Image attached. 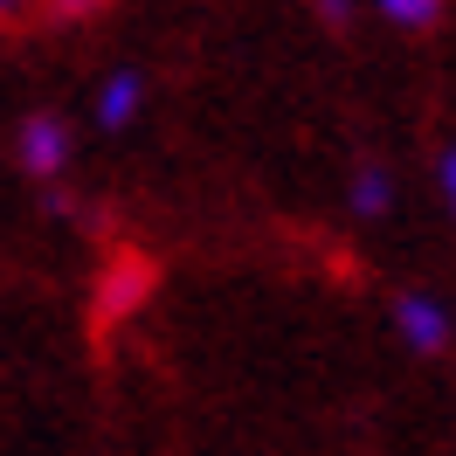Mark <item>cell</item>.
I'll return each instance as SVG.
<instances>
[{"label":"cell","instance_id":"6da1fadb","mask_svg":"<svg viewBox=\"0 0 456 456\" xmlns=\"http://www.w3.org/2000/svg\"><path fill=\"white\" fill-rule=\"evenodd\" d=\"M395 332L415 353H443L450 346V312L436 297H422V290H408V297H395Z\"/></svg>","mask_w":456,"mask_h":456},{"label":"cell","instance_id":"7a4b0ae2","mask_svg":"<svg viewBox=\"0 0 456 456\" xmlns=\"http://www.w3.org/2000/svg\"><path fill=\"white\" fill-rule=\"evenodd\" d=\"M62 159H69V132H62V118H28L21 125V167L35 180H56Z\"/></svg>","mask_w":456,"mask_h":456},{"label":"cell","instance_id":"3957f363","mask_svg":"<svg viewBox=\"0 0 456 456\" xmlns=\"http://www.w3.org/2000/svg\"><path fill=\"white\" fill-rule=\"evenodd\" d=\"M139 104H145V77H139V69H118L111 84L97 90V125L118 132V125H132V118H139Z\"/></svg>","mask_w":456,"mask_h":456},{"label":"cell","instance_id":"277c9868","mask_svg":"<svg viewBox=\"0 0 456 456\" xmlns=\"http://www.w3.org/2000/svg\"><path fill=\"white\" fill-rule=\"evenodd\" d=\"M145 284H152V270H145V263H118V270H111V284H104V318L132 312V305L145 297Z\"/></svg>","mask_w":456,"mask_h":456},{"label":"cell","instance_id":"5b68a950","mask_svg":"<svg viewBox=\"0 0 456 456\" xmlns=\"http://www.w3.org/2000/svg\"><path fill=\"white\" fill-rule=\"evenodd\" d=\"M387 200H395V180H387V173L380 167H360L353 173V215H387Z\"/></svg>","mask_w":456,"mask_h":456},{"label":"cell","instance_id":"8992f818","mask_svg":"<svg viewBox=\"0 0 456 456\" xmlns=\"http://www.w3.org/2000/svg\"><path fill=\"white\" fill-rule=\"evenodd\" d=\"M373 7H380L395 28H428V21L443 14V0H373Z\"/></svg>","mask_w":456,"mask_h":456},{"label":"cell","instance_id":"52a82bcc","mask_svg":"<svg viewBox=\"0 0 456 456\" xmlns=\"http://www.w3.org/2000/svg\"><path fill=\"white\" fill-rule=\"evenodd\" d=\"M104 0H42V14L49 21H84V14H97Z\"/></svg>","mask_w":456,"mask_h":456},{"label":"cell","instance_id":"ba28073f","mask_svg":"<svg viewBox=\"0 0 456 456\" xmlns=\"http://www.w3.org/2000/svg\"><path fill=\"white\" fill-rule=\"evenodd\" d=\"M28 14H42V0H0V21H28Z\"/></svg>","mask_w":456,"mask_h":456},{"label":"cell","instance_id":"9c48e42d","mask_svg":"<svg viewBox=\"0 0 456 456\" xmlns=\"http://www.w3.org/2000/svg\"><path fill=\"white\" fill-rule=\"evenodd\" d=\"M318 14H325L332 28H346V21H353V0H318Z\"/></svg>","mask_w":456,"mask_h":456},{"label":"cell","instance_id":"30bf717a","mask_svg":"<svg viewBox=\"0 0 456 456\" xmlns=\"http://www.w3.org/2000/svg\"><path fill=\"white\" fill-rule=\"evenodd\" d=\"M443 200H450V208H456V145H450V152H443Z\"/></svg>","mask_w":456,"mask_h":456}]
</instances>
